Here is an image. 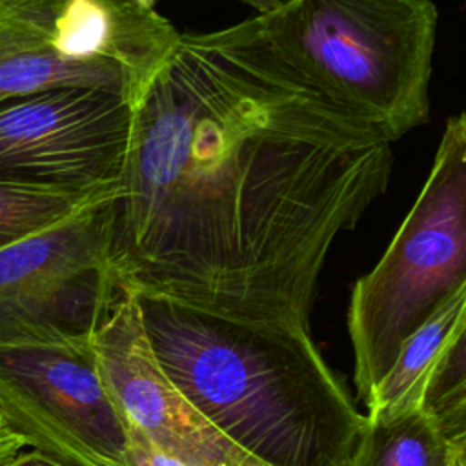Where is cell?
<instances>
[{"mask_svg": "<svg viewBox=\"0 0 466 466\" xmlns=\"http://www.w3.org/2000/svg\"><path fill=\"white\" fill-rule=\"evenodd\" d=\"M0 413L25 446L66 466H131L93 339L0 348Z\"/></svg>", "mask_w": 466, "mask_h": 466, "instance_id": "8992f818", "label": "cell"}, {"mask_svg": "<svg viewBox=\"0 0 466 466\" xmlns=\"http://www.w3.org/2000/svg\"><path fill=\"white\" fill-rule=\"evenodd\" d=\"M466 337V288L451 295L400 346L391 368L368 400L370 420H391L419 411Z\"/></svg>", "mask_w": 466, "mask_h": 466, "instance_id": "30bf717a", "label": "cell"}, {"mask_svg": "<svg viewBox=\"0 0 466 466\" xmlns=\"http://www.w3.org/2000/svg\"><path fill=\"white\" fill-rule=\"evenodd\" d=\"M127 437V459L131 466H189L177 457L158 450L135 428L124 426Z\"/></svg>", "mask_w": 466, "mask_h": 466, "instance_id": "5bb4252c", "label": "cell"}, {"mask_svg": "<svg viewBox=\"0 0 466 466\" xmlns=\"http://www.w3.org/2000/svg\"><path fill=\"white\" fill-rule=\"evenodd\" d=\"M353 466H466V439L450 437L420 410L368 419Z\"/></svg>", "mask_w": 466, "mask_h": 466, "instance_id": "8fae6325", "label": "cell"}, {"mask_svg": "<svg viewBox=\"0 0 466 466\" xmlns=\"http://www.w3.org/2000/svg\"><path fill=\"white\" fill-rule=\"evenodd\" d=\"M178 35L155 7L135 0H62L47 46L67 60L120 66L131 78L137 98Z\"/></svg>", "mask_w": 466, "mask_h": 466, "instance_id": "9c48e42d", "label": "cell"}, {"mask_svg": "<svg viewBox=\"0 0 466 466\" xmlns=\"http://www.w3.org/2000/svg\"><path fill=\"white\" fill-rule=\"evenodd\" d=\"M7 426H5V420H4V417H2V413H0V430H5Z\"/></svg>", "mask_w": 466, "mask_h": 466, "instance_id": "ac0fdd59", "label": "cell"}, {"mask_svg": "<svg viewBox=\"0 0 466 466\" xmlns=\"http://www.w3.org/2000/svg\"><path fill=\"white\" fill-rule=\"evenodd\" d=\"M62 0H0V64L35 46L47 44Z\"/></svg>", "mask_w": 466, "mask_h": 466, "instance_id": "4fadbf2b", "label": "cell"}, {"mask_svg": "<svg viewBox=\"0 0 466 466\" xmlns=\"http://www.w3.org/2000/svg\"><path fill=\"white\" fill-rule=\"evenodd\" d=\"M22 448H25V442H24V439L18 433H15L9 428L0 430V464L9 461Z\"/></svg>", "mask_w": 466, "mask_h": 466, "instance_id": "2e32d148", "label": "cell"}, {"mask_svg": "<svg viewBox=\"0 0 466 466\" xmlns=\"http://www.w3.org/2000/svg\"><path fill=\"white\" fill-rule=\"evenodd\" d=\"M115 193H86L0 180V248L62 222Z\"/></svg>", "mask_w": 466, "mask_h": 466, "instance_id": "7c38bea8", "label": "cell"}, {"mask_svg": "<svg viewBox=\"0 0 466 466\" xmlns=\"http://www.w3.org/2000/svg\"><path fill=\"white\" fill-rule=\"evenodd\" d=\"M135 2H138L144 7H153L155 5V0H135ZM242 2L249 4L251 7H255L258 11V15H260V13H266V11L273 9L280 0H242Z\"/></svg>", "mask_w": 466, "mask_h": 466, "instance_id": "e0dca14e", "label": "cell"}, {"mask_svg": "<svg viewBox=\"0 0 466 466\" xmlns=\"http://www.w3.org/2000/svg\"><path fill=\"white\" fill-rule=\"evenodd\" d=\"M131 295L166 377L235 446L264 466H353L368 419L309 331Z\"/></svg>", "mask_w": 466, "mask_h": 466, "instance_id": "7a4b0ae2", "label": "cell"}, {"mask_svg": "<svg viewBox=\"0 0 466 466\" xmlns=\"http://www.w3.org/2000/svg\"><path fill=\"white\" fill-rule=\"evenodd\" d=\"M466 288V116L446 120L430 175L348 308L353 382L360 400L391 368L404 340Z\"/></svg>", "mask_w": 466, "mask_h": 466, "instance_id": "277c9868", "label": "cell"}, {"mask_svg": "<svg viewBox=\"0 0 466 466\" xmlns=\"http://www.w3.org/2000/svg\"><path fill=\"white\" fill-rule=\"evenodd\" d=\"M249 20L291 73L390 142L428 122L431 0H280Z\"/></svg>", "mask_w": 466, "mask_h": 466, "instance_id": "3957f363", "label": "cell"}, {"mask_svg": "<svg viewBox=\"0 0 466 466\" xmlns=\"http://www.w3.org/2000/svg\"><path fill=\"white\" fill-rule=\"evenodd\" d=\"M131 102L98 87L0 98V180L111 193L122 178Z\"/></svg>", "mask_w": 466, "mask_h": 466, "instance_id": "52a82bcc", "label": "cell"}, {"mask_svg": "<svg viewBox=\"0 0 466 466\" xmlns=\"http://www.w3.org/2000/svg\"><path fill=\"white\" fill-rule=\"evenodd\" d=\"M115 195L0 248V348L93 339L122 295Z\"/></svg>", "mask_w": 466, "mask_h": 466, "instance_id": "5b68a950", "label": "cell"}, {"mask_svg": "<svg viewBox=\"0 0 466 466\" xmlns=\"http://www.w3.org/2000/svg\"><path fill=\"white\" fill-rule=\"evenodd\" d=\"M93 348L124 426L189 466H264L220 433L166 377L131 293L122 291L95 331Z\"/></svg>", "mask_w": 466, "mask_h": 466, "instance_id": "ba28073f", "label": "cell"}, {"mask_svg": "<svg viewBox=\"0 0 466 466\" xmlns=\"http://www.w3.org/2000/svg\"><path fill=\"white\" fill-rule=\"evenodd\" d=\"M131 109L120 289L309 331L326 257L384 195L393 142L291 73L249 18L180 33Z\"/></svg>", "mask_w": 466, "mask_h": 466, "instance_id": "6da1fadb", "label": "cell"}, {"mask_svg": "<svg viewBox=\"0 0 466 466\" xmlns=\"http://www.w3.org/2000/svg\"><path fill=\"white\" fill-rule=\"evenodd\" d=\"M0 466H66V464H62L36 450H31V451L20 450L16 455H13L9 461H5Z\"/></svg>", "mask_w": 466, "mask_h": 466, "instance_id": "9a60e30c", "label": "cell"}]
</instances>
